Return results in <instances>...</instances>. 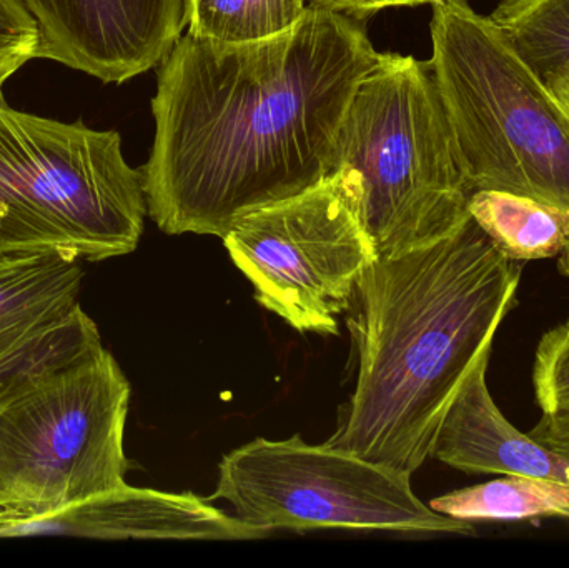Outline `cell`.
Wrapping results in <instances>:
<instances>
[{
	"label": "cell",
	"mask_w": 569,
	"mask_h": 568,
	"mask_svg": "<svg viewBox=\"0 0 569 568\" xmlns=\"http://www.w3.org/2000/svg\"><path fill=\"white\" fill-rule=\"evenodd\" d=\"M363 19L310 6L246 43L180 37L160 63L147 213L169 236H227L327 179L360 83L380 62Z\"/></svg>",
	"instance_id": "obj_1"
},
{
	"label": "cell",
	"mask_w": 569,
	"mask_h": 568,
	"mask_svg": "<svg viewBox=\"0 0 569 568\" xmlns=\"http://www.w3.org/2000/svg\"><path fill=\"white\" fill-rule=\"evenodd\" d=\"M523 266L471 217L431 246L371 262L348 320L357 386L328 446L417 472L461 383L518 306Z\"/></svg>",
	"instance_id": "obj_2"
},
{
	"label": "cell",
	"mask_w": 569,
	"mask_h": 568,
	"mask_svg": "<svg viewBox=\"0 0 569 568\" xmlns=\"http://www.w3.org/2000/svg\"><path fill=\"white\" fill-rule=\"evenodd\" d=\"M327 179L377 257L431 246L470 217L473 192L428 60L381 53L348 107Z\"/></svg>",
	"instance_id": "obj_3"
},
{
	"label": "cell",
	"mask_w": 569,
	"mask_h": 568,
	"mask_svg": "<svg viewBox=\"0 0 569 568\" xmlns=\"http://www.w3.org/2000/svg\"><path fill=\"white\" fill-rule=\"evenodd\" d=\"M431 72L471 192L501 190L569 212V110L491 16L438 0Z\"/></svg>",
	"instance_id": "obj_4"
},
{
	"label": "cell",
	"mask_w": 569,
	"mask_h": 568,
	"mask_svg": "<svg viewBox=\"0 0 569 568\" xmlns=\"http://www.w3.org/2000/svg\"><path fill=\"white\" fill-rule=\"evenodd\" d=\"M146 216L142 170L119 132L22 112L0 96V256L103 262L137 249Z\"/></svg>",
	"instance_id": "obj_5"
},
{
	"label": "cell",
	"mask_w": 569,
	"mask_h": 568,
	"mask_svg": "<svg viewBox=\"0 0 569 568\" xmlns=\"http://www.w3.org/2000/svg\"><path fill=\"white\" fill-rule=\"evenodd\" d=\"M129 403L103 343L0 392V526L126 486Z\"/></svg>",
	"instance_id": "obj_6"
},
{
	"label": "cell",
	"mask_w": 569,
	"mask_h": 568,
	"mask_svg": "<svg viewBox=\"0 0 569 568\" xmlns=\"http://www.w3.org/2000/svg\"><path fill=\"white\" fill-rule=\"evenodd\" d=\"M410 477L328 444L308 446L300 436L259 437L223 457L212 499L226 500L237 519L267 532L477 534L473 522L425 506Z\"/></svg>",
	"instance_id": "obj_7"
},
{
	"label": "cell",
	"mask_w": 569,
	"mask_h": 568,
	"mask_svg": "<svg viewBox=\"0 0 569 568\" xmlns=\"http://www.w3.org/2000/svg\"><path fill=\"white\" fill-rule=\"evenodd\" d=\"M260 306L298 332L337 336L355 287L378 259L367 232L330 179L253 210L223 237Z\"/></svg>",
	"instance_id": "obj_8"
},
{
	"label": "cell",
	"mask_w": 569,
	"mask_h": 568,
	"mask_svg": "<svg viewBox=\"0 0 569 568\" xmlns=\"http://www.w3.org/2000/svg\"><path fill=\"white\" fill-rule=\"evenodd\" d=\"M82 262L57 250L0 256V392L102 346L80 303Z\"/></svg>",
	"instance_id": "obj_9"
},
{
	"label": "cell",
	"mask_w": 569,
	"mask_h": 568,
	"mask_svg": "<svg viewBox=\"0 0 569 568\" xmlns=\"http://www.w3.org/2000/svg\"><path fill=\"white\" fill-rule=\"evenodd\" d=\"M40 30L39 59L106 83L162 63L187 27L186 0H19Z\"/></svg>",
	"instance_id": "obj_10"
},
{
	"label": "cell",
	"mask_w": 569,
	"mask_h": 568,
	"mask_svg": "<svg viewBox=\"0 0 569 568\" xmlns=\"http://www.w3.org/2000/svg\"><path fill=\"white\" fill-rule=\"evenodd\" d=\"M270 532L227 516L193 494L122 486L42 519L0 526L3 537L66 536L96 540H259Z\"/></svg>",
	"instance_id": "obj_11"
},
{
	"label": "cell",
	"mask_w": 569,
	"mask_h": 568,
	"mask_svg": "<svg viewBox=\"0 0 569 568\" xmlns=\"http://www.w3.org/2000/svg\"><path fill=\"white\" fill-rule=\"evenodd\" d=\"M491 352L468 373L448 407L431 457L473 476H525L569 484V457L518 430L488 389Z\"/></svg>",
	"instance_id": "obj_12"
},
{
	"label": "cell",
	"mask_w": 569,
	"mask_h": 568,
	"mask_svg": "<svg viewBox=\"0 0 569 568\" xmlns=\"http://www.w3.org/2000/svg\"><path fill=\"white\" fill-rule=\"evenodd\" d=\"M468 213L508 259L527 263L560 259L569 276V212L531 197L475 190Z\"/></svg>",
	"instance_id": "obj_13"
},
{
	"label": "cell",
	"mask_w": 569,
	"mask_h": 568,
	"mask_svg": "<svg viewBox=\"0 0 569 568\" xmlns=\"http://www.w3.org/2000/svg\"><path fill=\"white\" fill-rule=\"evenodd\" d=\"M491 19L568 109L569 0H500Z\"/></svg>",
	"instance_id": "obj_14"
},
{
	"label": "cell",
	"mask_w": 569,
	"mask_h": 568,
	"mask_svg": "<svg viewBox=\"0 0 569 568\" xmlns=\"http://www.w3.org/2000/svg\"><path fill=\"white\" fill-rule=\"evenodd\" d=\"M443 516L467 522L530 520L569 512V484L538 477L505 476L480 486L455 490L431 500Z\"/></svg>",
	"instance_id": "obj_15"
},
{
	"label": "cell",
	"mask_w": 569,
	"mask_h": 568,
	"mask_svg": "<svg viewBox=\"0 0 569 568\" xmlns=\"http://www.w3.org/2000/svg\"><path fill=\"white\" fill-rule=\"evenodd\" d=\"M307 0H186L189 33L223 43L257 42L290 30Z\"/></svg>",
	"instance_id": "obj_16"
},
{
	"label": "cell",
	"mask_w": 569,
	"mask_h": 568,
	"mask_svg": "<svg viewBox=\"0 0 569 568\" xmlns=\"http://www.w3.org/2000/svg\"><path fill=\"white\" fill-rule=\"evenodd\" d=\"M40 30L19 0H0V96L10 77L39 59Z\"/></svg>",
	"instance_id": "obj_17"
},
{
	"label": "cell",
	"mask_w": 569,
	"mask_h": 568,
	"mask_svg": "<svg viewBox=\"0 0 569 568\" xmlns=\"http://www.w3.org/2000/svg\"><path fill=\"white\" fill-rule=\"evenodd\" d=\"M533 387L545 416L569 413V346L535 356Z\"/></svg>",
	"instance_id": "obj_18"
},
{
	"label": "cell",
	"mask_w": 569,
	"mask_h": 568,
	"mask_svg": "<svg viewBox=\"0 0 569 568\" xmlns=\"http://www.w3.org/2000/svg\"><path fill=\"white\" fill-rule=\"evenodd\" d=\"M310 2L311 6L320 7V9L363 19V16H370V13L387 9V7H417L427 6V3L433 6L438 0H310Z\"/></svg>",
	"instance_id": "obj_19"
},
{
	"label": "cell",
	"mask_w": 569,
	"mask_h": 568,
	"mask_svg": "<svg viewBox=\"0 0 569 568\" xmlns=\"http://www.w3.org/2000/svg\"><path fill=\"white\" fill-rule=\"evenodd\" d=\"M530 436L548 449L569 457V413L541 416Z\"/></svg>",
	"instance_id": "obj_20"
},
{
	"label": "cell",
	"mask_w": 569,
	"mask_h": 568,
	"mask_svg": "<svg viewBox=\"0 0 569 568\" xmlns=\"http://www.w3.org/2000/svg\"><path fill=\"white\" fill-rule=\"evenodd\" d=\"M569 346V317L560 326L553 327L541 337L538 343L537 356H545V353L557 352Z\"/></svg>",
	"instance_id": "obj_21"
},
{
	"label": "cell",
	"mask_w": 569,
	"mask_h": 568,
	"mask_svg": "<svg viewBox=\"0 0 569 568\" xmlns=\"http://www.w3.org/2000/svg\"><path fill=\"white\" fill-rule=\"evenodd\" d=\"M568 110H569V107H568Z\"/></svg>",
	"instance_id": "obj_22"
}]
</instances>
